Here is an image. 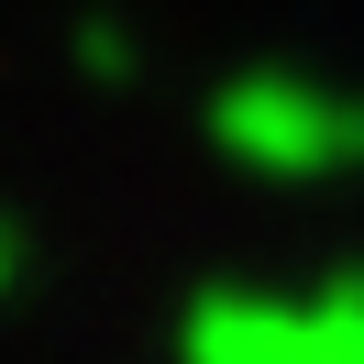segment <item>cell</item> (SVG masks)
Instances as JSON below:
<instances>
[{"label": "cell", "instance_id": "3", "mask_svg": "<svg viewBox=\"0 0 364 364\" xmlns=\"http://www.w3.org/2000/svg\"><path fill=\"white\" fill-rule=\"evenodd\" d=\"M67 55H77L89 89H133V77H144V33L122 23V11H89V23L67 33Z\"/></svg>", "mask_w": 364, "mask_h": 364}, {"label": "cell", "instance_id": "1", "mask_svg": "<svg viewBox=\"0 0 364 364\" xmlns=\"http://www.w3.org/2000/svg\"><path fill=\"white\" fill-rule=\"evenodd\" d=\"M199 133L221 166L276 177V188L353 177L364 166V89H331V77H298V67H243V77L210 89Z\"/></svg>", "mask_w": 364, "mask_h": 364}, {"label": "cell", "instance_id": "4", "mask_svg": "<svg viewBox=\"0 0 364 364\" xmlns=\"http://www.w3.org/2000/svg\"><path fill=\"white\" fill-rule=\"evenodd\" d=\"M11 287H23V232L0 221V298H11Z\"/></svg>", "mask_w": 364, "mask_h": 364}, {"label": "cell", "instance_id": "2", "mask_svg": "<svg viewBox=\"0 0 364 364\" xmlns=\"http://www.w3.org/2000/svg\"><path fill=\"white\" fill-rule=\"evenodd\" d=\"M177 364H364V265L320 287H199L177 320Z\"/></svg>", "mask_w": 364, "mask_h": 364}]
</instances>
